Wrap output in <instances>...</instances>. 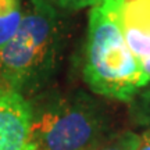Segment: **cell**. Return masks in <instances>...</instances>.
I'll return each mask as SVG.
<instances>
[{
    "instance_id": "obj_1",
    "label": "cell",
    "mask_w": 150,
    "mask_h": 150,
    "mask_svg": "<svg viewBox=\"0 0 150 150\" xmlns=\"http://www.w3.org/2000/svg\"><path fill=\"white\" fill-rule=\"evenodd\" d=\"M120 10L121 0H103L92 7L83 76L95 93L128 102L149 81L124 38Z\"/></svg>"
},
{
    "instance_id": "obj_2",
    "label": "cell",
    "mask_w": 150,
    "mask_h": 150,
    "mask_svg": "<svg viewBox=\"0 0 150 150\" xmlns=\"http://www.w3.org/2000/svg\"><path fill=\"white\" fill-rule=\"evenodd\" d=\"M60 18L50 0H29L21 24L0 49V88L25 93L39 89L54 67Z\"/></svg>"
},
{
    "instance_id": "obj_3",
    "label": "cell",
    "mask_w": 150,
    "mask_h": 150,
    "mask_svg": "<svg viewBox=\"0 0 150 150\" xmlns=\"http://www.w3.org/2000/svg\"><path fill=\"white\" fill-rule=\"evenodd\" d=\"M103 112L86 96H61L32 108L33 150H88L103 139Z\"/></svg>"
},
{
    "instance_id": "obj_4",
    "label": "cell",
    "mask_w": 150,
    "mask_h": 150,
    "mask_svg": "<svg viewBox=\"0 0 150 150\" xmlns=\"http://www.w3.org/2000/svg\"><path fill=\"white\" fill-rule=\"evenodd\" d=\"M0 150H33L32 107L25 96L0 88Z\"/></svg>"
},
{
    "instance_id": "obj_5",
    "label": "cell",
    "mask_w": 150,
    "mask_h": 150,
    "mask_svg": "<svg viewBox=\"0 0 150 150\" xmlns=\"http://www.w3.org/2000/svg\"><path fill=\"white\" fill-rule=\"evenodd\" d=\"M120 22L131 52L139 60L150 56V0H121Z\"/></svg>"
},
{
    "instance_id": "obj_6",
    "label": "cell",
    "mask_w": 150,
    "mask_h": 150,
    "mask_svg": "<svg viewBox=\"0 0 150 150\" xmlns=\"http://www.w3.org/2000/svg\"><path fill=\"white\" fill-rule=\"evenodd\" d=\"M24 16L22 0H0V49L14 36Z\"/></svg>"
},
{
    "instance_id": "obj_7",
    "label": "cell",
    "mask_w": 150,
    "mask_h": 150,
    "mask_svg": "<svg viewBox=\"0 0 150 150\" xmlns=\"http://www.w3.org/2000/svg\"><path fill=\"white\" fill-rule=\"evenodd\" d=\"M139 138L140 135L125 131L121 134L108 136L106 139L103 138L88 150H136L139 145Z\"/></svg>"
},
{
    "instance_id": "obj_8",
    "label": "cell",
    "mask_w": 150,
    "mask_h": 150,
    "mask_svg": "<svg viewBox=\"0 0 150 150\" xmlns=\"http://www.w3.org/2000/svg\"><path fill=\"white\" fill-rule=\"evenodd\" d=\"M50 1L53 4L59 6V7H64V8H70V10H78V8H83V7H93L103 0H50Z\"/></svg>"
},
{
    "instance_id": "obj_9",
    "label": "cell",
    "mask_w": 150,
    "mask_h": 150,
    "mask_svg": "<svg viewBox=\"0 0 150 150\" xmlns=\"http://www.w3.org/2000/svg\"><path fill=\"white\" fill-rule=\"evenodd\" d=\"M140 110L142 114L150 120V88L146 89L140 96Z\"/></svg>"
},
{
    "instance_id": "obj_10",
    "label": "cell",
    "mask_w": 150,
    "mask_h": 150,
    "mask_svg": "<svg viewBox=\"0 0 150 150\" xmlns=\"http://www.w3.org/2000/svg\"><path fill=\"white\" fill-rule=\"evenodd\" d=\"M136 150H150V128L140 135L139 145H138Z\"/></svg>"
},
{
    "instance_id": "obj_11",
    "label": "cell",
    "mask_w": 150,
    "mask_h": 150,
    "mask_svg": "<svg viewBox=\"0 0 150 150\" xmlns=\"http://www.w3.org/2000/svg\"><path fill=\"white\" fill-rule=\"evenodd\" d=\"M140 65H142V70H143V72H145L147 81L150 82V56L140 60Z\"/></svg>"
}]
</instances>
